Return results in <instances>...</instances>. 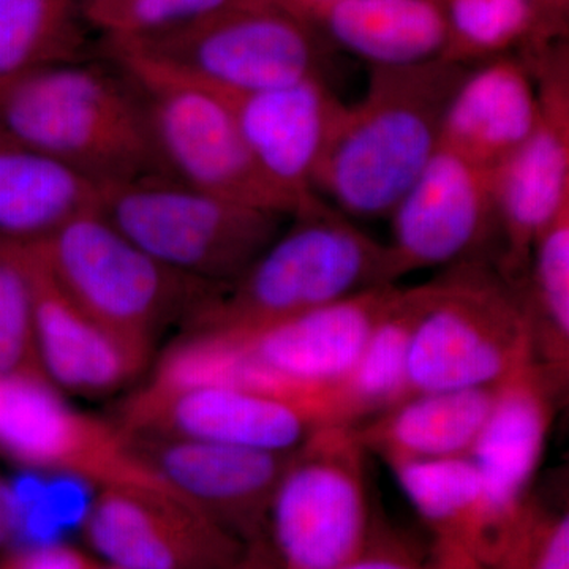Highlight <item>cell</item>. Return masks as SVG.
I'll use <instances>...</instances> for the list:
<instances>
[{
	"mask_svg": "<svg viewBox=\"0 0 569 569\" xmlns=\"http://www.w3.org/2000/svg\"><path fill=\"white\" fill-rule=\"evenodd\" d=\"M129 436L144 466L187 503L241 541L264 538L291 455L178 437Z\"/></svg>",
	"mask_w": 569,
	"mask_h": 569,
	"instance_id": "obj_15",
	"label": "cell"
},
{
	"mask_svg": "<svg viewBox=\"0 0 569 569\" xmlns=\"http://www.w3.org/2000/svg\"><path fill=\"white\" fill-rule=\"evenodd\" d=\"M427 283L399 288L353 370L331 388L336 425L358 426L408 396V347Z\"/></svg>",
	"mask_w": 569,
	"mask_h": 569,
	"instance_id": "obj_25",
	"label": "cell"
},
{
	"mask_svg": "<svg viewBox=\"0 0 569 569\" xmlns=\"http://www.w3.org/2000/svg\"><path fill=\"white\" fill-rule=\"evenodd\" d=\"M538 118L529 62L500 56L466 71L445 111L440 146L492 170L526 141Z\"/></svg>",
	"mask_w": 569,
	"mask_h": 569,
	"instance_id": "obj_20",
	"label": "cell"
},
{
	"mask_svg": "<svg viewBox=\"0 0 569 569\" xmlns=\"http://www.w3.org/2000/svg\"><path fill=\"white\" fill-rule=\"evenodd\" d=\"M91 557L66 542L13 548L0 560V569H100Z\"/></svg>",
	"mask_w": 569,
	"mask_h": 569,
	"instance_id": "obj_33",
	"label": "cell"
},
{
	"mask_svg": "<svg viewBox=\"0 0 569 569\" xmlns=\"http://www.w3.org/2000/svg\"><path fill=\"white\" fill-rule=\"evenodd\" d=\"M100 569H116V568L108 567V565H107V567H102V568H100Z\"/></svg>",
	"mask_w": 569,
	"mask_h": 569,
	"instance_id": "obj_39",
	"label": "cell"
},
{
	"mask_svg": "<svg viewBox=\"0 0 569 569\" xmlns=\"http://www.w3.org/2000/svg\"><path fill=\"white\" fill-rule=\"evenodd\" d=\"M9 482L14 515L13 548L63 542V535L84 526L91 511L92 485L69 475L44 478L24 470Z\"/></svg>",
	"mask_w": 569,
	"mask_h": 569,
	"instance_id": "obj_29",
	"label": "cell"
},
{
	"mask_svg": "<svg viewBox=\"0 0 569 569\" xmlns=\"http://www.w3.org/2000/svg\"><path fill=\"white\" fill-rule=\"evenodd\" d=\"M228 569H280L268 539L258 538L246 542L238 559Z\"/></svg>",
	"mask_w": 569,
	"mask_h": 569,
	"instance_id": "obj_35",
	"label": "cell"
},
{
	"mask_svg": "<svg viewBox=\"0 0 569 569\" xmlns=\"http://www.w3.org/2000/svg\"><path fill=\"white\" fill-rule=\"evenodd\" d=\"M86 539L116 569H228L246 542L170 490L104 488Z\"/></svg>",
	"mask_w": 569,
	"mask_h": 569,
	"instance_id": "obj_13",
	"label": "cell"
},
{
	"mask_svg": "<svg viewBox=\"0 0 569 569\" xmlns=\"http://www.w3.org/2000/svg\"><path fill=\"white\" fill-rule=\"evenodd\" d=\"M130 436L178 437L288 455L321 425L309 408L249 389L167 388L144 381L116 410Z\"/></svg>",
	"mask_w": 569,
	"mask_h": 569,
	"instance_id": "obj_12",
	"label": "cell"
},
{
	"mask_svg": "<svg viewBox=\"0 0 569 569\" xmlns=\"http://www.w3.org/2000/svg\"><path fill=\"white\" fill-rule=\"evenodd\" d=\"M496 388L415 392L355 426L367 455L388 467L466 458L481 432Z\"/></svg>",
	"mask_w": 569,
	"mask_h": 569,
	"instance_id": "obj_22",
	"label": "cell"
},
{
	"mask_svg": "<svg viewBox=\"0 0 569 569\" xmlns=\"http://www.w3.org/2000/svg\"><path fill=\"white\" fill-rule=\"evenodd\" d=\"M228 0H84L88 28L107 44L156 36L219 9Z\"/></svg>",
	"mask_w": 569,
	"mask_h": 569,
	"instance_id": "obj_30",
	"label": "cell"
},
{
	"mask_svg": "<svg viewBox=\"0 0 569 569\" xmlns=\"http://www.w3.org/2000/svg\"><path fill=\"white\" fill-rule=\"evenodd\" d=\"M447 26L440 59L451 63L500 58L550 24L537 0H437Z\"/></svg>",
	"mask_w": 569,
	"mask_h": 569,
	"instance_id": "obj_28",
	"label": "cell"
},
{
	"mask_svg": "<svg viewBox=\"0 0 569 569\" xmlns=\"http://www.w3.org/2000/svg\"><path fill=\"white\" fill-rule=\"evenodd\" d=\"M99 197V183L0 132V241L44 238Z\"/></svg>",
	"mask_w": 569,
	"mask_h": 569,
	"instance_id": "obj_24",
	"label": "cell"
},
{
	"mask_svg": "<svg viewBox=\"0 0 569 569\" xmlns=\"http://www.w3.org/2000/svg\"><path fill=\"white\" fill-rule=\"evenodd\" d=\"M561 391L537 361L520 367L497 385L488 418L468 455L500 537V556L529 511L531 482L545 456Z\"/></svg>",
	"mask_w": 569,
	"mask_h": 569,
	"instance_id": "obj_16",
	"label": "cell"
},
{
	"mask_svg": "<svg viewBox=\"0 0 569 569\" xmlns=\"http://www.w3.org/2000/svg\"><path fill=\"white\" fill-rule=\"evenodd\" d=\"M0 455L22 470L69 475L93 488L171 490L121 427L70 406L47 378L0 373Z\"/></svg>",
	"mask_w": 569,
	"mask_h": 569,
	"instance_id": "obj_10",
	"label": "cell"
},
{
	"mask_svg": "<svg viewBox=\"0 0 569 569\" xmlns=\"http://www.w3.org/2000/svg\"><path fill=\"white\" fill-rule=\"evenodd\" d=\"M24 244L100 328L151 365L160 339L216 291L153 260L99 208Z\"/></svg>",
	"mask_w": 569,
	"mask_h": 569,
	"instance_id": "obj_4",
	"label": "cell"
},
{
	"mask_svg": "<svg viewBox=\"0 0 569 569\" xmlns=\"http://www.w3.org/2000/svg\"><path fill=\"white\" fill-rule=\"evenodd\" d=\"M492 569H569V516L531 503Z\"/></svg>",
	"mask_w": 569,
	"mask_h": 569,
	"instance_id": "obj_32",
	"label": "cell"
},
{
	"mask_svg": "<svg viewBox=\"0 0 569 569\" xmlns=\"http://www.w3.org/2000/svg\"><path fill=\"white\" fill-rule=\"evenodd\" d=\"M463 74L443 59L373 67L365 96L340 110L316 193L348 217H389L440 148L445 111Z\"/></svg>",
	"mask_w": 569,
	"mask_h": 569,
	"instance_id": "obj_1",
	"label": "cell"
},
{
	"mask_svg": "<svg viewBox=\"0 0 569 569\" xmlns=\"http://www.w3.org/2000/svg\"><path fill=\"white\" fill-rule=\"evenodd\" d=\"M449 569H492L488 565L481 563V561L471 559L468 556H456L452 557Z\"/></svg>",
	"mask_w": 569,
	"mask_h": 569,
	"instance_id": "obj_38",
	"label": "cell"
},
{
	"mask_svg": "<svg viewBox=\"0 0 569 569\" xmlns=\"http://www.w3.org/2000/svg\"><path fill=\"white\" fill-rule=\"evenodd\" d=\"M391 468L415 511L437 535V545L493 567L501 542L471 459L411 460Z\"/></svg>",
	"mask_w": 569,
	"mask_h": 569,
	"instance_id": "obj_23",
	"label": "cell"
},
{
	"mask_svg": "<svg viewBox=\"0 0 569 569\" xmlns=\"http://www.w3.org/2000/svg\"><path fill=\"white\" fill-rule=\"evenodd\" d=\"M0 132L99 186L163 171L140 89L114 62L77 59L0 80Z\"/></svg>",
	"mask_w": 569,
	"mask_h": 569,
	"instance_id": "obj_2",
	"label": "cell"
},
{
	"mask_svg": "<svg viewBox=\"0 0 569 569\" xmlns=\"http://www.w3.org/2000/svg\"><path fill=\"white\" fill-rule=\"evenodd\" d=\"M111 61L223 92H252L321 77L301 18L277 0H228L146 39L107 44Z\"/></svg>",
	"mask_w": 569,
	"mask_h": 569,
	"instance_id": "obj_7",
	"label": "cell"
},
{
	"mask_svg": "<svg viewBox=\"0 0 569 569\" xmlns=\"http://www.w3.org/2000/svg\"><path fill=\"white\" fill-rule=\"evenodd\" d=\"M84 0H0V80L82 59Z\"/></svg>",
	"mask_w": 569,
	"mask_h": 569,
	"instance_id": "obj_27",
	"label": "cell"
},
{
	"mask_svg": "<svg viewBox=\"0 0 569 569\" xmlns=\"http://www.w3.org/2000/svg\"><path fill=\"white\" fill-rule=\"evenodd\" d=\"M99 209L153 260L213 290L238 279L291 219L194 189L164 171L102 183Z\"/></svg>",
	"mask_w": 569,
	"mask_h": 569,
	"instance_id": "obj_5",
	"label": "cell"
},
{
	"mask_svg": "<svg viewBox=\"0 0 569 569\" xmlns=\"http://www.w3.org/2000/svg\"><path fill=\"white\" fill-rule=\"evenodd\" d=\"M306 24H318L343 50L372 67L440 59L447 26L437 0H277Z\"/></svg>",
	"mask_w": 569,
	"mask_h": 569,
	"instance_id": "obj_21",
	"label": "cell"
},
{
	"mask_svg": "<svg viewBox=\"0 0 569 569\" xmlns=\"http://www.w3.org/2000/svg\"><path fill=\"white\" fill-rule=\"evenodd\" d=\"M388 219L396 283L410 272L468 263L497 227L492 170L440 146Z\"/></svg>",
	"mask_w": 569,
	"mask_h": 569,
	"instance_id": "obj_14",
	"label": "cell"
},
{
	"mask_svg": "<svg viewBox=\"0 0 569 569\" xmlns=\"http://www.w3.org/2000/svg\"><path fill=\"white\" fill-rule=\"evenodd\" d=\"M539 118L526 141L492 168L497 227L503 238L500 274L518 284L531 247L569 204V71L561 56L529 61Z\"/></svg>",
	"mask_w": 569,
	"mask_h": 569,
	"instance_id": "obj_11",
	"label": "cell"
},
{
	"mask_svg": "<svg viewBox=\"0 0 569 569\" xmlns=\"http://www.w3.org/2000/svg\"><path fill=\"white\" fill-rule=\"evenodd\" d=\"M0 252L28 280L41 369L59 391L88 399L116 396L151 366L100 328L52 279L31 247L0 241Z\"/></svg>",
	"mask_w": 569,
	"mask_h": 569,
	"instance_id": "obj_19",
	"label": "cell"
},
{
	"mask_svg": "<svg viewBox=\"0 0 569 569\" xmlns=\"http://www.w3.org/2000/svg\"><path fill=\"white\" fill-rule=\"evenodd\" d=\"M366 448L355 426L317 427L272 498L268 539L280 569H340L366 545Z\"/></svg>",
	"mask_w": 569,
	"mask_h": 569,
	"instance_id": "obj_8",
	"label": "cell"
},
{
	"mask_svg": "<svg viewBox=\"0 0 569 569\" xmlns=\"http://www.w3.org/2000/svg\"><path fill=\"white\" fill-rule=\"evenodd\" d=\"M0 373L47 378L40 365L32 295L28 280L21 269L2 252H0Z\"/></svg>",
	"mask_w": 569,
	"mask_h": 569,
	"instance_id": "obj_31",
	"label": "cell"
},
{
	"mask_svg": "<svg viewBox=\"0 0 569 569\" xmlns=\"http://www.w3.org/2000/svg\"><path fill=\"white\" fill-rule=\"evenodd\" d=\"M387 284H396L387 244L318 197L182 331H250Z\"/></svg>",
	"mask_w": 569,
	"mask_h": 569,
	"instance_id": "obj_3",
	"label": "cell"
},
{
	"mask_svg": "<svg viewBox=\"0 0 569 569\" xmlns=\"http://www.w3.org/2000/svg\"><path fill=\"white\" fill-rule=\"evenodd\" d=\"M112 62L140 89L164 173L236 203L293 216L291 204L261 174L219 93L160 71Z\"/></svg>",
	"mask_w": 569,
	"mask_h": 569,
	"instance_id": "obj_9",
	"label": "cell"
},
{
	"mask_svg": "<svg viewBox=\"0 0 569 569\" xmlns=\"http://www.w3.org/2000/svg\"><path fill=\"white\" fill-rule=\"evenodd\" d=\"M340 569H445L438 553L432 561H422L399 542L373 535L370 529L362 549Z\"/></svg>",
	"mask_w": 569,
	"mask_h": 569,
	"instance_id": "obj_34",
	"label": "cell"
},
{
	"mask_svg": "<svg viewBox=\"0 0 569 569\" xmlns=\"http://www.w3.org/2000/svg\"><path fill=\"white\" fill-rule=\"evenodd\" d=\"M399 287L372 288L342 301L230 335L269 373L328 408L329 389L353 370Z\"/></svg>",
	"mask_w": 569,
	"mask_h": 569,
	"instance_id": "obj_17",
	"label": "cell"
},
{
	"mask_svg": "<svg viewBox=\"0 0 569 569\" xmlns=\"http://www.w3.org/2000/svg\"><path fill=\"white\" fill-rule=\"evenodd\" d=\"M531 361L526 307L500 272L468 261L427 282L408 347V396L496 388Z\"/></svg>",
	"mask_w": 569,
	"mask_h": 569,
	"instance_id": "obj_6",
	"label": "cell"
},
{
	"mask_svg": "<svg viewBox=\"0 0 569 569\" xmlns=\"http://www.w3.org/2000/svg\"><path fill=\"white\" fill-rule=\"evenodd\" d=\"M537 2L541 7L542 13L548 17V20L556 17V14L559 17V14L567 10L568 6V0H537Z\"/></svg>",
	"mask_w": 569,
	"mask_h": 569,
	"instance_id": "obj_37",
	"label": "cell"
},
{
	"mask_svg": "<svg viewBox=\"0 0 569 569\" xmlns=\"http://www.w3.org/2000/svg\"><path fill=\"white\" fill-rule=\"evenodd\" d=\"M213 91L233 112L261 174L295 213L316 201L313 179L343 107L323 78L252 92Z\"/></svg>",
	"mask_w": 569,
	"mask_h": 569,
	"instance_id": "obj_18",
	"label": "cell"
},
{
	"mask_svg": "<svg viewBox=\"0 0 569 569\" xmlns=\"http://www.w3.org/2000/svg\"><path fill=\"white\" fill-rule=\"evenodd\" d=\"M516 288L529 317L535 361L563 388L569 370V204L535 241Z\"/></svg>",
	"mask_w": 569,
	"mask_h": 569,
	"instance_id": "obj_26",
	"label": "cell"
},
{
	"mask_svg": "<svg viewBox=\"0 0 569 569\" xmlns=\"http://www.w3.org/2000/svg\"><path fill=\"white\" fill-rule=\"evenodd\" d=\"M14 515L9 490V482L0 478V548L13 546Z\"/></svg>",
	"mask_w": 569,
	"mask_h": 569,
	"instance_id": "obj_36",
	"label": "cell"
}]
</instances>
